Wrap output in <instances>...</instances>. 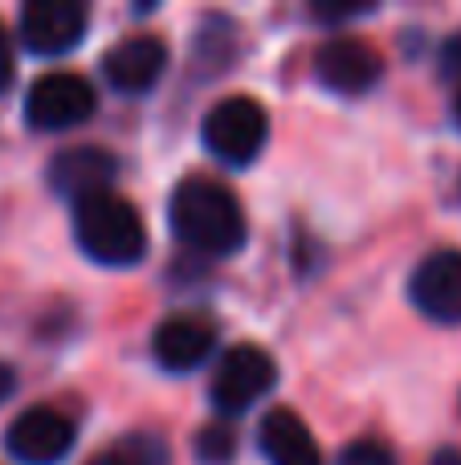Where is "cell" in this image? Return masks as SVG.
<instances>
[{"label":"cell","mask_w":461,"mask_h":465,"mask_svg":"<svg viewBox=\"0 0 461 465\" xmlns=\"http://www.w3.org/2000/svg\"><path fill=\"white\" fill-rule=\"evenodd\" d=\"M13 388H16V376H13V368L8 363H0V404L13 396Z\"/></svg>","instance_id":"d6986e66"},{"label":"cell","mask_w":461,"mask_h":465,"mask_svg":"<svg viewBox=\"0 0 461 465\" xmlns=\"http://www.w3.org/2000/svg\"><path fill=\"white\" fill-rule=\"evenodd\" d=\"M433 465H461V453L457 450H441L437 458H433Z\"/></svg>","instance_id":"ffe728a7"},{"label":"cell","mask_w":461,"mask_h":465,"mask_svg":"<svg viewBox=\"0 0 461 465\" xmlns=\"http://www.w3.org/2000/svg\"><path fill=\"white\" fill-rule=\"evenodd\" d=\"M74 237L82 253L94 257L98 265H135L147 253V229L143 217L131 201L106 193H94L74 204Z\"/></svg>","instance_id":"7a4b0ae2"},{"label":"cell","mask_w":461,"mask_h":465,"mask_svg":"<svg viewBox=\"0 0 461 465\" xmlns=\"http://www.w3.org/2000/svg\"><path fill=\"white\" fill-rule=\"evenodd\" d=\"M359 13H368V5H315V16H323V21H343V16Z\"/></svg>","instance_id":"ac0fdd59"},{"label":"cell","mask_w":461,"mask_h":465,"mask_svg":"<svg viewBox=\"0 0 461 465\" xmlns=\"http://www.w3.org/2000/svg\"><path fill=\"white\" fill-rule=\"evenodd\" d=\"M90 465H155V453H143L135 441V445H123V450L103 453V458H94Z\"/></svg>","instance_id":"2e32d148"},{"label":"cell","mask_w":461,"mask_h":465,"mask_svg":"<svg viewBox=\"0 0 461 465\" xmlns=\"http://www.w3.org/2000/svg\"><path fill=\"white\" fill-rule=\"evenodd\" d=\"M114 180V155L103 147H70L49 163V184L62 196H70L74 204L86 201L94 193H106V184Z\"/></svg>","instance_id":"7c38bea8"},{"label":"cell","mask_w":461,"mask_h":465,"mask_svg":"<svg viewBox=\"0 0 461 465\" xmlns=\"http://www.w3.org/2000/svg\"><path fill=\"white\" fill-rule=\"evenodd\" d=\"M339 465H397V458H392V450L384 441L364 437V441H356V445H348V450H343Z\"/></svg>","instance_id":"9a60e30c"},{"label":"cell","mask_w":461,"mask_h":465,"mask_svg":"<svg viewBox=\"0 0 461 465\" xmlns=\"http://www.w3.org/2000/svg\"><path fill=\"white\" fill-rule=\"evenodd\" d=\"M98 106V94L82 74H45L29 86L25 123L37 131H70L86 123Z\"/></svg>","instance_id":"277c9868"},{"label":"cell","mask_w":461,"mask_h":465,"mask_svg":"<svg viewBox=\"0 0 461 465\" xmlns=\"http://www.w3.org/2000/svg\"><path fill=\"white\" fill-rule=\"evenodd\" d=\"M13 86V41H8L5 25H0V94Z\"/></svg>","instance_id":"e0dca14e"},{"label":"cell","mask_w":461,"mask_h":465,"mask_svg":"<svg viewBox=\"0 0 461 465\" xmlns=\"http://www.w3.org/2000/svg\"><path fill=\"white\" fill-rule=\"evenodd\" d=\"M417 311L429 314L433 322H461V253L457 249H437L417 265L408 282Z\"/></svg>","instance_id":"9c48e42d"},{"label":"cell","mask_w":461,"mask_h":465,"mask_svg":"<svg viewBox=\"0 0 461 465\" xmlns=\"http://www.w3.org/2000/svg\"><path fill=\"white\" fill-rule=\"evenodd\" d=\"M270 135V119L253 98L233 94L221 98L209 114H204V147H209L217 160L245 168V163L258 160V152L266 147Z\"/></svg>","instance_id":"3957f363"},{"label":"cell","mask_w":461,"mask_h":465,"mask_svg":"<svg viewBox=\"0 0 461 465\" xmlns=\"http://www.w3.org/2000/svg\"><path fill=\"white\" fill-rule=\"evenodd\" d=\"M454 114H457V123H461V86H457V98H454Z\"/></svg>","instance_id":"44dd1931"},{"label":"cell","mask_w":461,"mask_h":465,"mask_svg":"<svg viewBox=\"0 0 461 465\" xmlns=\"http://www.w3.org/2000/svg\"><path fill=\"white\" fill-rule=\"evenodd\" d=\"M212 347H217V331L196 314H172L155 327L152 339V351L163 371H196L212 355Z\"/></svg>","instance_id":"8fae6325"},{"label":"cell","mask_w":461,"mask_h":465,"mask_svg":"<svg viewBox=\"0 0 461 465\" xmlns=\"http://www.w3.org/2000/svg\"><path fill=\"white\" fill-rule=\"evenodd\" d=\"M168 217H172V232L196 253L225 257L245 245L241 204L225 184H217L209 176H192L184 184H176Z\"/></svg>","instance_id":"6da1fadb"},{"label":"cell","mask_w":461,"mask_h":465,"mask_svg":"<svg viewBox=\"0 0 461 465\" xmlns=\"http://www.w3.org/2000/svg\"><path fill=\"white\" fill-rule=\"evenodd\" d=\"M258 445L270 465H323V453H319V441L310 437L307 420L290 409L266 412Z\"/></svg>","instance_id":"4fadbf2b"},{"label":"cell","mask_w":461,"mask_h":465,"mask_svg":"<svg viewBox=\"0 0 461 465\" xmlns=\"http://www.w3.org/2000/svg\"><path fill=\"white\" fill-rule=\"evenodd\" d=\"M86 33V5L78 0H29L21 8V41L41 57L70 54Z\"/></svg>","instance_id":"52a82bcc"},{"label":"cell","mask_w":461,"mask_h":465,"mask_svg":"<svg viewBox=\"0 0 461 465\" xmlns=\"http://www.w3.org/2000/svg\"><path fill=\"white\" fill-rule=\"evenodd\" d=\"M5 450L8 458H16L21 465H57L74 450V420L65 412L49 409V404L25 409L8 425Z\"/></svg>","instance_id":"8992f818"},{"label":"cell","mask_w":461,"mask_h":465,"mask_svg":"<svg viewBox=\"0 0 461 465\" xmlns=\"http://www.w3.org/2000/svg\"><path fill=\"white\" fill-rule=\"evenodd\" d=\"M233 433H229V425H209L201 437H196V458H201L204 465H225L233 461Z\"/></svg>","instance_id":"5bb4252c"},{"label":"cell","mask_w":461,"mask_h":465,"mask_svg":"<svg viewBox=\"0 0 461 465\" xmlns=\"http://www.w3.org/2000/svg\"><path fill=\"white\" fill-rule=\"evenodd\" d=\"M278 371L261 347L253 343H237L229 347V355L221 360L217 376H212V404L221 412H245L274 388Z\"/></svg>","instance_id":"5b68a950"},{"label":"cell","mask_w":461,"mask_h":465,"mask_svg":"<svg viewBox=\"0 0 461 465\" xmlns=\"http://www.w3.org/2000/svg\"><path fill=\"white\" fill-rule=\"evenodd\" d=\"M168 70V45L152 33H135V37H123L106 49L103 57V74L114 90L123 94H143Z\"/></svg>","instance_id":"30bf717a"},{"label":"cell","mask_w":461,"mask_h":465,"mask_svg":"<svg viewBox=\"0 0 461 465\" xmlns=\"http://www.w3.org/2000/svg\"><path fill=\"white\" fill-rule=\"evenodd\" d=\"M384 57L359 37H331L315 54V78L335 94H364L380 82Z\"/></svg>","instance_id":"ba28073f"}]
</instances>
